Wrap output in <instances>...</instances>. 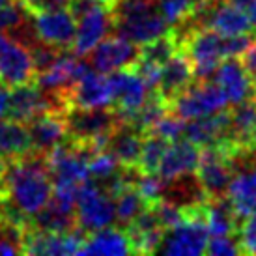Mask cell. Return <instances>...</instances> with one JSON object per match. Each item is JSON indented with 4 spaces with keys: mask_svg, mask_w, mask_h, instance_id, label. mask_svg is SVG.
I'll list each match as a JSON object with an SVG mask.
<instances>
[{
    "mask_svg": "<svg viewBox=\"0 0 256 256\" xmlns=\"http://www.w3.org/2000/svg\"><path fill=\"white\" fill-rule=\"evenodd\" d=\"M52 178L45 161V154L32 152L15 159H8L6 176L2 182L4 204L15 214L30 219L50 198Z\"/></svg>",
    "mask_w": 256,
    "mask_h": 256,
    "instance_id": "cell-1",
    "label": "cell"
},
{
    "mask_svg": "<svg viewBox=\"0 0 256 256\" xmlns=\"http://www.w3.org/2000/svg\"><path fill=\"white\" fill-rule=\"evenodd\" d=\"M112 30L135 45L154 42L168 32L159 0H116L110 8Z\"/></svg>",
    "mask_w": 256,
    "mask_h": 256,
    "instance_id": "cell-2",
    "label": "cell"
},
{
    "mask_svg": "<svg viewBox=\"0 0 256 256\" xmlns=\"http://www.w3.org/2000/svg\"><path fill=\"white\" fill-rule=\"evenodd\" d=\"M68 140L80 148L90 157L94 152L105 150L114 129L122 124L118 112L112 107L107 108H77L66 112Z\"/></svg>",
    "mask_w": 256,
    "mask_h": 256,
    "instance_id": "cell-3",
    "label": "cell"
},
{
    "mask_svg": "<svg viewBox=\"0 0 256 256\" xmlns=\"http://www.w3.org/2000/svg\"><path fill=\"white\" fill-rule=\"evenodd\" d=\"M210 240L204 217V204L185 208V219L178 226L164 230L159 252L170 256H198L204 254L206 243Z\"/></svg>",
    "mask_w": 256,
    "mask_h": 256,
    "instance_id": "cell-4",
    "label": "cell"
},
{
    "mask_svg": "<svg viewBox=\"0 0 256 256\" xmlns=\"http://www.w3.org/2000/svg\"><path fill=\"white\" fill-rule=\"evenodd\" d=\"M226 107V98L214 78L208 80L194 78L176 98L168 101V110L185 122L214 114Z\"/></svg>",
    "mask_w": 256,
    "mask_h": 256,
    "instance_id": "cell-5",
    "label": "cell"
},
{
    "mask_svg": "<svg viewBox=\"0 0 256 256\" xmlns=\"http://www.w3.org/2000/svg\"><path fill=\"white\" fill-rule=\"evenodd\" d=\"M77 224L86 234L107 228L116 222L114 200L96 180L86 178L78 184L77 204H75Z\"/></svg>",
    "mask_w": 256,
    "mask_h": 256,
    "instance_id": "cell-6",
    "label": "cell"
},
{
    "mask_svg": "<svg viewBox=\"0 0 256 256\" xmlns=\"http://www.w3.org/2000/svg\"><path fill=\"white\" fill-rule=\"evenodd\" d=\"M194 176L208 198L226 196L234 176V157L222 146H204L200 148Z\"/></svg>",
    "mask_w": 256,
    "mask_h": 256,
    "instance_id": "cell-7",
    "label": "cell"
},
{
    "mask_svg": "<svg viewBox=\"0 0 256 256\" xmlns=\"http://www.w3.org/2000/svg\"><path fill=\"white\" fill-rule=\"evenodd\" d=\"M36 70L30 49L8 32H0V80L10 88L34 82Z\"/></svg>",
    "mask_w": 256,
    "mask_h": 256,
    "instance_id": "cell-8",
    "label": "cell"
},
{
    "mask_svg": "<svg viewBox=\"0 0 256 256\" xmlns=\"http://www.w3.org/2000/svg\"><path fill=\"white\" fill-rule=\"evenodd\" d=\"M226 196L240 222L256 210V150L234 159V176Z\"/></svg>",
    "mask_w": 256,
    "mask_h": 256,
    "instance_id": "cell-9",
    "label": "cell"
},
{
    "mask_svg": "<svg viewBox=\"0 0 256 256\" xmlns=\"http://www.w3.org/2000/svg\"><path fill=\"white\" fill-rule=\"evenodd\" d=\"M112 90V108L118 112L120 120L126 122L144 105L150 90L140 75L133 70H118L107 75Z\"/></svg>",
    "mask_w": 256,
    "mask_h": 256,
    "instance_id": "cell-10",
    "label": "cell"
},
{
    "mask_svg": "<svg viewBox=\"0 0 256 256\" xmlns=\"http://www.w3.org/2000/svg\"><path fill=\"white\" fill-rule=\"evenodd\" d=\"M34 34L40 42L49 43L58 49H70L77 32V19L73 17L70 8L49 10L40 14H28Z\"/></svg>",
    "mask_w": 256,
    "mask_h": 256,
    "instance_id": "cell-11",
    "label": "cell"
},
{
    "mask_svg": "<svg viewBox=\"0 0 256 256\" xmlns=\"http://www.w3.org/2000/svg\"><path fill=\"white\" fill-rule=\"evenodd\" d=\"M86 56H90V68L96 72L108 75L118 70H128L138 58V45L131 43L126 38L105 36Z\"/></svg>",
    "mask_w": 256,
    "mask_h": 256,
    "instance_id": "cell-12",
    "label": "cell"
},
{
    "mask_svg": "<svg viewBox=\"0 0 256 256\" xmlns=\"http://www.w3.org/2000/svg\"><path fill=\"white\" fill-rule=\"evenodd\" d=\"M70 108H107L112 107V90L108 77L96 70L88 72L66 92Z\"/></svg>",
    "mask_w": 256,
    "mask_h": 256,
    "instance_id": "cell-13",
    "label": "cell"
},
{
    "mask_svg": "<svg viewBox=\"0 0 256 256\" xmlns=\"http://www.w3.org/2000/svg\"><path fill=\"white\" fill-rule=\"evenodd\" d=\"M88 70L90 64H86L82 56H77L73 50L64 49L47 72L36 75L34 82L45 92L66 94Z\"/></svg>",
    "mask_w": 256,
    "mask_h": 256,
    "instance_id": "cell-14",
    "label": "cell"
},
{
    "mask_svg": "<svg viewBox=\"0 0 256 256\" xmlns=\"http://www.w3.org/2000/svg\"><path fill=\"white\" fill-rule=\"evenodd\" d=\"M45 161H47L52 180L80 184L88 178V166H86L88 156L75 144L70 142L68 138L64 142L52 146L45 154Z\"/></svg>",
    "mask_w": 256,
    "mask_h": 256,
    "instance_id": "cell-15",
    "label": "cell"
},
{
    "mask_svg": "<svg viewBox=\"0 0 256 256\" xmlns=\"http://www.w3.org/2000/svg\"><path fill=\"white\" fill-rule=\"evenodd\" d=\"M112 30V15L108 6H96L77 19V32L72 50L77 56H86Z\"/></svg>",
    "mask_w": 256,
    "mask_h": 256,
    "instance_id": "cell-16",
    "label": "cell"
},
{
    "mask_svg": "<svg viewBox=\"0 0 256 256\" xmlns=\"http://www.w3.org/2000/svg\"><path fill=\"white\" fill-rule=\"evenodd\" d=\"M214 80L224 94L228 107L256 98L254 84H252V80L249 78L238 56L224 58L217 68V72H215Z\"/></svg>",
    "mask_w": 256,
    "mask_h": 256,
    "instance_id": "cell-17",
    "label": "cell"
},
{
    "mask_svg": "<svg viewBox=\"0 0 256 256\" xmlns=\"http://www.w3.org/2000/svg\"><path fill=\"white\" fill-rule=\"evenodd\" d=\"M228 129H230V110L222 108L214 114H208L202 118H194L185 124L184 136L189 138L198 148L226 144Z\"/></svg>",
    "mask_w": 256,
    "mask_h": 256,
    "instance_id": "cell-18",
    "label": "cell"
},
{
    "mask_svg": "<svg viewBox=\"0 0 256 256\" xmlns=\"http://www.w3.org/2000/svg\"><path fill=\"white\" fill-rule=\"evenodd\" d=\"M192 80H194V73H192L191 60L184 49H178L161 68V78L154 92L159 94L168 105V101L176 98Z\"/></svg>",
    "mask_w": 256,
    "mask_h": 256,
    "instance_id": "cell-19",
    "label": "cell"
},
{
    "mask_svg": "<svg viewBox=\"0 0 256 256\" xmlns=\"http://www.w3.org/2000/svg\"><path fill=\"white\" fill-rule=\"evenodd\" d=\"M198 156L200 148L196 144H192L189 138L182 136L178 140H172L164 152L163 159H161L159 168H157L159 178L168 182V180L178 178L182 174L194 172L196 163H198Z\"/></svg>",
    "mask_w": 256,
    "mask_h": 256,
    "instance_id": "cell-20",
    "label": "cell"
},
{
    "mask_svg": "<svg viewBox=\"0 0 256 256\" xmlns=\"http://www.w3.org/2000/svg\"><path fill=\"white\" fill-rule=\"evenodd\" d=\"M30 133L32 152L47 154L52 146L64 142L68 136L66 114H42L26 124Z\"/></svg>",
    "mask_w": 256,
    "mask_h": 256,
    "instance_id": "cell-21",
    "label": "cell"
},
{
    "mask_svg": "<svg viewBox=\"0 0 256 256\" xmlns=\"http://www.w3.org/2000/svg\"><path fill=\"white\" fill-rule=\"evenodd\" d=\"M142 138L144 135L138 129L122 122L108 138L107 150L116 157V161L120 163L122 168L136 170L138 156H140V148H142Z\"/></svg>",
    "mask_w": 256,
    "mask_h": 256,
    "instance_id": "cell-22",
    "label": "cell"
},
{
    "mask_svg": "<svg viewBox=\"0 0 256 256\" xmlns=\"http://www.w3.org/2000/svg\"><path fill=\"white\" fill-rule=\"evenodd\" d=\"M78 254H133L131 243L122 226H107L90 232Z\"/></svg>",
    "mask_w": 256,
    "mask_h": 256,
    "instance_id": "cell-23",
    "label": "cell"
},
{
    "mask_svg": "<svg viewBox=\"0 0 256 256\" xmlns=\"http://www.w3.org/2000/svg\"><path fill=\"white\" fill-rule=\"evenodd\" d=\"M204 217L210 236H236L240 220L228 196L208 198L204 202Z\"/></svg>",
    "mask_w": 256,
    "mask_h": 256,
    "instance_id": "cell-24",
    "label": "cell"
},
{
    "mask_svg": "<svg viewBox=\"0 0 256 256\" xmlns=\"http://www.w3.org/2000/svg\"><path fill=\"white\" fill-rule=\"evenodd\" d=\"M28 224L38 228V230L56 232V234L72 232V230H75L78 226L77 217H75V210L60 206L52 198H49V202L40 212H36V214L30 217Z\"/></svg>",
    "mask_w": 256,
    "mask_h": 256,
    "instance_id": "cell-25",
    "label": "cell"
},
{
    "mask_svg": "<svg viewBox=\"0 0 256 256\" xmlns=\"http://www.w3.org/2000/svg\"><path fill=\"white\" fill-rule=\"evenodd\" d=\"M32 150L28 126L10 118H0V156L15 159Z\"/></svg>",
    "mask_w": 256,
    "mask_h": 256,
    "instance_id": "cell-26",
    "label": "cell"
},
{
    "mask_svg": "<svg viewBox=\"0 0 256 256\" xmlns=\"http://www.w3.org/2000/svg\"><path fill=\"white\" fill-rule=\"evenodd\" d=\"M112 200H114V214H116V224L122 228L126 226V224H129L136 215L142 212L144 208H148V204L140 196V192L136 191L135 182L129 184L128 187H124Z\"/></svg>",
    "mask_w": 256,
    "mask_h": 256,
    "instance_id": "cell-27",
    "label": "cell"
},
{
    "mask_svg": "<svg viewBox=\"0 0 256 256\" xmlns=\"http://www.w3.org/2000/svg\"><path fill=\"white\" fill-rule=\"evenodd\" d=\"M168 144H170L168 140L157 135H144L138 164H136L138 174H157V168L161 164V159H163Z\"/></svg>",
    "mask_w": 256,
    "mask_h": 256,
    "instance_id": "cell-28",
    "label": "cell"
},
{
    "mask_svg": "<svg viewBox=\"0 0 256 256\" xmlns=\"http://www.w3.org/2000/svg\"><path fill=\"white\" fill-rule=\"evenodd\" d=\"M196 6H198V0H159L161 14L166 19L168 26L191 22Z\"/></svg>",
    "mask_w": 256,
    "mask_h": 256,
    "instance_id": "cell-29",
    "label": "cell"
},
{
    "mask_svg": "<svg viewBox=\"0 0 256 256\" xmlns=\"http://www.w3.org/2000/svg\"><path fill=\"white\" fill-rule=\"evenodd\" d=\"M86 166H88V178L96 180V182H103V180L110 178L116 170H120V163L107 148L94 152L92 156L88 157Z\"/></svg>",
    "mask_w": 256,
    "mask_h": 256,
    "instance_id": "cell-30",
    "label": "cell"
},
{
    "mask_svg": "<svg viewBox=\"0 0 256 256\" xmlns=\"http://www.w3.org/2000/svg\"><path fill=\"white\" fill-rule=\"evenodd\" d=\"M184 131H185V120H182L180 116H176V114H172L170 110H168V112H164L144 135H157V136H161V138H164V140L172 142V140L182 138V136H184Z\"/></svg>",
    "mask_w": 256,
    "mask_h": 256,
    "instance_id": "cell-31",
    "label": "cell"
},
{
    "mask_svg": "<svg viewBox=\"0 0 256 256\" xmlns=\"http://www.w3.org/2000/svg\"><path fill=\"white\" fill-rule=\"evenodd\" d=\"M28 12L21 6L19 0H10L0 8V32H14L22 22L28 21Z\"/></svg>",
    "mask_w": 256,
    "mask_h": 256,
    "instance_id": "cell-32",
    "label": "cell"
},
{
    "mask_svg": "<svg viewBox=\"0 0 256 256\" xmlns=\"http://www.w3.org/2000/svg\"><path fill=\"white\" fill-rule=\"evenodd\" d=\"M236 240H238L242 254L256 256V210L240 222Z\"/></svg>",
    "mask_w": 256,
    "mask_h": 256,
    "instance_id": "cell-33",
    "label": "cell"
},
{
    "mask_svg": "<svg viewBox=\"0 0 256 256\" xmlns=\"http://www.w3.org/2000/svg\"><path fill=\"white\" fill-rule=\"evenodd\" d=\"M204 254L232 256V254H242V250H240L236 236H212V240H208L206 243Z\"/></svg>",
    "mask_w": 256,
    "mask_h": 256,
    "instance_id": "cell-34",
    "label": "cell"
},
{
    "mask_svg": "<svg viewBox=\"0 0 256 256\" xmlns=\"http://www.w3.org/2000/svg\"><path fill=\"white\" fill-rule=\"evenodd\" d=\"M238 58H240V62L245 68V72H247V75H249V78L252 80V84L256 88V32L254 36L250 38L249 45L245 47V50Z\"/></svg>",
    "mask_w": 256,
    "mask_h": 256,
    "instance_id": "cell-35",
    "label": "cell"
},
{
    "mask_svg": "<svg viewBox=\"0 0 256 256\" xmlns=\"http://www.w3.org/2000/svg\"><path fill=\"white\" fill-rule=\"evenodd\" d=\"M19 2L28 14H40V12L60 10V8L70 6V0H19Z\"/></svg>",
    "mask_w": 256,
    "mask_h": 256,
    "instance_id": "cell-36",
    "label": "cell"
},
{
    "mask_svg": "<svg viewBox=\"0 0 256 256\" xmlns=\"http://www.w3.org/2000/svg\"><path fill=\"white\" fill-rule=\"evenodd\" d=\"M8 101H10V86L0 80V118H6Z\"/></svg>",
    "mask_w": 256,
    "mask_h": 256,
    "instance_id": "cell-37",
    "label": "cell"
},
{
    "mask_svg": "<svg viewBox=\"0 0 256 256\" xmlns=\"http://www.w3.org/2000/svg\"><path fill=\"white\" fill-rule=\"evenodd\" d=\"M243 8H245V12L249 15L250 24H252V28L256 32V0H245V6Z\"/></svg>",
    "mask_w": 256,
    "mask_h": 256,
    "instance_id": "cell-38",
    "label": "cell"
},
{
    "mask_svg": "<svg viewBox=\"0 0 256 256\" xmlns=\"http://www.w3.org/2000/svg\"><path fill=\"white\" fill-rule=\"evenodd\" d=\"M6 168H8V159L4 156H0V192H2V182H4V176H6Z\"/></svg>",
    "mask_w": 256,
    "mask_h": 256,
    "instance_id": "cell-39",
    "label": "cell"
},
{
    "mask_svg": "<svg viewBox=\"0 0 256 256\" xmlns=\"http://www.w3.org/2000/svg\"><path fill=\"white\" fill-rule=\"evenodd\" d=\"M254 101H256V98H254ZM252 146H254V150H256V120H254V131H252Z\"/></svg>",
    "mask_w": 256,
    "mask_h": 256,
    "instance_id": "cell-40",
    "label": "cell"
},
{
    "mask_svg": "<svg viewBox=\"0 0 256 256\" xmlns=\"http://www.w3.org/2000/svg\"><path fill=\"white\" fill-rule=\"evenodd\" d=\"M2 208H4V196H2V192H0V214H2Z\"/></svg>",
    "mask_w": 256,
    "mask_h": 256,
    "instance_id": "cell-41",
    "label": "cell"
},
{
    "mask_svg": "<svg viewBox=\"0 0 256 256\" xmlns=\"http://www.w3.org/2000/svg\"><path fill=\"white\" fill-rule=\"evenodd\" d=\"M8 2H10V0H0V8L4 6V4H8Z\"/></svg>",
    "mask_w": 256,
    "mask_h": 256,
    "instance_id": "cell-42",
    "label": "cell"
},
{
    "mask_svg": "<svg viewBox=\"0 0 256 256\" xmlns=\"http://www.w3.org/2000/svg\"><path fill=\"white\" fill-rule=\"evenodd\" d=\"M107 2H108V6L112 8V4H114V2H116V0H107Z\"/></svg>",
    "mask_w": 256,
    "mask_h": 256,
    "instance_id": "cell-43",
    "label": "cell"
}]
</instances>
